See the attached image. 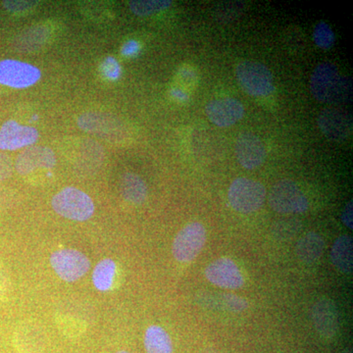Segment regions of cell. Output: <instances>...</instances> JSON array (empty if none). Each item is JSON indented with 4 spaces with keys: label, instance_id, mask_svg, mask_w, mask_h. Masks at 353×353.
I'll return each instance as SVG.
<instances>
[{
    "label": "cell",
    "instance_id": "obj_14",
    "mask_svg": "<svg viewBox=\"0 0 353 353\" xmlns=\"http://www.w3.org/2000/svg\"><path fill=\"white\" fill-rule=\"evenodd\" d=\"M210 122L220 128H227L243 119L245 108L241 101L227 97L209 102L205 108Z\"/></svg>",
    "mask_w": 353,
    "mask_h": 353
},
{
    "label": "cell",
    "instance_id": "obj_30",
    "mask_svg": "<svg viewBox=\"0 0 353 353\" xmlns=\"http://www.w3.org/2000/svg\"><path fill=\"white\" fill-rule=\"evenodd\" d=\"M173 95H175L178 99H185V94H183V92H181V90H175V92H173Z\"/></svg>",
    "mask_w": 353,
    "mask_h": 353
},
{
    "label": "cell",
    "instance_id": "obj_1",
    "mask_svg": "<svg viewBox=\"0 0 353 353\" xmlns=\"http://www.w3.org/2000/svg\"><path fill=\"white\" fill-rule=\"evenodd\" d=\"M310 90L316 101L327 104L345 103L352 94V83L332 63L316 67L310 78Z\"/></svg>",
    "mask_w": 353,
    "mask_h": 353
},
{
    "label": "cell",
    "instance_id": "obj_20",
    "mask_svg": "<svg viewBox=\"0 0 353 353\" xmlns=\"http://www.w3.org/2000/svg\"><path fill=\"white\" fill-rule=\"evenodd\" d=\"M143 343L148 353H173L170 336L157 325H152L146 329Z\"/></svg>",
    "mask_w": 353,
    "mask_h": 353
},
{
    "label": "cell",
    "instance_id": "obj_29",
    "mask_svg": "<svg viewBox=\"0 0 353 353\" xmlns=\"http://www.w3.org/2000/svg\"><path fill=\"white\" fill-rule=\"evenodd\" d=\"M139 46L137 41H130L127 43L124 44L122 48V53L126 57H134L137 53L139 52Z\"/></svg>",
    "mask_w": 353,
    "mask_h": 353
},
{
    "label": "cell",
    "instance_id": "obj_8",
    "mask_svg": "<svg viewBox=\"0 0 353 353\" xmlns=\"http://www.w3.org/2000/svg\"><path fill=\"white\" fill-rule=\"evenodd\" d=\"M41 78L38 67L15 59L0 61V83L13 88L34 85Z\"/></svg>",
    "mask_w": 353,
    "mask_h": 353
},
{
    "label": "cell",
    "instance_id": "obj_33",
    "mask_svg": "<svg viewBox=\"0 0 353 353\" xmlns=\"http://www.w3.org/2000/svg\"><path fill=\"white\" fill-rule=\"evenodd\" d=\"M116 353H131L129 352H126V350H120V352H116Z\"/></svg>",
    "mask_w": 353,
    "mask_h": 353
},
{
    "label": "cell",
    "instance_id": "obj_27",
    "mask_svg": "<svg viewBox=\"0 0 353 353\" xmlns=\"http://www.w3.org/2000/svg\"><path fill=\"white\" fill-rule=\"evenodd\" d=\"M12 160L8 155L0 153V182L9 178L12 174Z\"/></svg>",
    "mask_w": 353,
    "mask_h": 353
},
{
    "label": "cell",
    "instance_id": "obj_11",
    "mask_svg": "<svg viewBox=\"0 0 353 353\" xmlns=\"http://www.w3.org/2000/svg\"><path fill=\"white\" fill-rule=\"evenodd\" d=\"M234 152L239 163L248 170L259 168L267 157L264 143L256 134L252 132H243L238 137Z\"/></svg>",
    "mask_w": 353,
    "mask_h": 353
},
{
    "label": "cell",
    "instance_id": "obj_10",
    "mask_svg": "<svg viewBox=\"0 0 353 353\" xmlns=\"http://www.w3.org/2000/svg\"><path fill=\"white\" fill-rule=\"evenodd\" d=\"M317 120L319 129L330 141L341 143L352 134V117L340 109H324L320 112Z\"/></svg>",
    "mask_w": 353,
    "mask_h": 353
},
{
    "label": "cell",
    "instance_id": "obj_25",
    "mask_svg": "<svg viewBox=\"0 0 353 353\" xmlns=\"http://www.w3.org/2000/svg\"><path fill=\"white\" fill-rule=\"evenodd\" d=\"M102 73L110 80H116L121 75L119 63L114 58L109 57L103 62L101 66Z\"/></svg>",
    "mask_w": 353,
    "mask_h": 353
},
{
    "label": "cell",
    "instance_id": "obj_9",
    "mask_svg": "<svg viewBox=\"0 0 353 353\" xmlns=\"http://www.w3.org/2000/svg\"><path fill=\"white\" fill-rule=\"evenodd\" d=\"M205 277L211 284L227 290L241 289L245 285V278L238 265L228 257H221L206 267Z\"/></svg>",
    "mask_w": 353,
    "mask_h": 353
},
{
    "label": "cell",
    "instance_id": "obj_16",
    "mask_svg": "<svg viewBox=\"0 0 353 353\" xmlns=\"http://www.w3.org/2000/svg\"><path fill=\"white\" fill-rule=\"evenodd\" d=\"M78 125L83 131L99 134L103 139L120 137V123L112 116L99 112H88L79 117Z\"/></svg>",
    "mask_w": 353,
    "mask_h": 353
},
{
    "label": "cell",
    "instance_id": "obj_17",
    "mask_svg": "<svg viewBox=\"0 0 353 353\" xmlns=\"http://www.w3.org/2000/svg\"><path fill=\"white\" fill-rule=\"evenodd\" d=\"M331 260L339 271L350 274L353 268V241L352 236H341L334 241L331 250Z\"/></svg>",
    "mask_w": 353,
    "mask_h": 353
},
{
    "label": "cell",
    "instance_id": "obj_31",
    "mask_svg": "<svg viewBox=\"0 0 353 353\" xmlns=\"http://www.w3.org/2000/svg\"><path fill=\"white\" fill-rule=\"evenodd\" d=\"M203 353H219V352H218L217 350H206V352H204Z\"/></svg>",
    "mask_w": 353,
    "mask_h": 353
},
{
    "label": "cell",
    "instance_id": "obj_21",
    "mask_svg": "<svg viewBox=\"0 0 353 353\" xmlns=\"http://www.w3.org/2000/svg\"><path fill=\"white\" fill-rule=\"evenodd\" d=\"M116 274V264L112 259L101 260L92 272V283L95 289L101 292H108L113 285Z\"/></svg>",
    "mask_w": 353,
    "mask_h": 353
},
{
    "label": "cell",
    "instance_id": "obj_18",
    "mask_svg": "<svg viewBox=\"0 0 353 353\" xmlns=\"http://www.w3.org/2000/svg\"><path fill=\"white\" fill-rule=\"evenodd\" d=\"M324 240L319 234L310 232L299 239L296 245V254L304 263H314L324 252Z\"/></svg>",
    "mask_w": 353,
    "mask_h": 353
},
{
    "label": "cell",
    "instance_id": "obj_4",
    "mask_svg": "<svg viewBox=\"0 0 353 353\" xmlns=\"http://www.w3.org/2000/svg\"><path fill=\"white\" fill-rule=\"evenodd\" d=\"M269 203L274 211L281 214H301L307 211V197L296 183L290 180L279 181L272 188Z\"/></svg>",
    "mask_w": 353,
    "mask_h": 353
},
{
    "label": "cell",
    "instance_id": "obj_32",
    "mask_svg": "<svg viewBox=\"0 0 353 353\" xmlns=\"http://www.w3.org/2000/svg\"><path fill=\"white\" fill-rule=\"evenodd\" d=\"M343 353H352V350H350V348H347V350H345Z\"/></svg>",
    "mask_w": 353,
    "mask_h": 353
},
{
    "label": "cell",
    "instance_id": "obj_19",
    "mask_svg": "<svg viewBox=\"0 0 353 353\" xmlns=\"http://www.w3.org/2000/svg\"><path fill=\"white\" fill-rule=\"evenodd\" d=\"M121 190L124 199L134 205H141L148 197V187L145 181L134 173H127L123 176Z\"/></svg>",
    "mask_w": 353,
    "mask_h": 353
},
{
    "label": "cell",
    "instance_id": "obj_12",
    "mask_svg": "<svg viewBox=\"0 0 353 353\" xmlns=\"http://www.w3.org/2000/svg\"><path fill=\"white\" fill-rule=\"evenodd\" d=\"M313 324L320 336L331 340L338 334L340 327L338 308L332 299L321 297L313 305L311 311Z\"/></svg>",
    "mask_w": 353,
    "mask_h": 353
},
{
    "label": "cell",
    "instance_id": "obj_5",
    "mask_svg": "<svg viewBox=\"0 0 353 353\" xmlns=\"http://www.w3.org/2000/svg\"><path fill=\"white\" fill-rule=\"evenodd\" d=\"M236 73L241 87L252 97H267L275 90L270 70L259 62H241Z\"/></svg>",
    "mask_w": 353,
    "mask_h": 353
},
{
    "label": "cell",
    "instance_id": "obj_22",
    "mask_svg": "<svg viewBox=\"0 0 353 353\" xmlns=\"http://www.w3.org/2000/svg\"><path fill=\"white\" fill-rule=\"evenodd\" d=\"M172 6L170 0H143V1L130 2V9L136 15L145 16L153 15V14L161 12L165 9Z\"/></svg>",
    "mask_w": 353,
    "mask_h": 353
},
{
    "label": "cell",
    "instance_id": "obj_24",
    "mask_svg": "<svg viewBox=\"0 0 353 353\" xmlns=\"http://www.w3.org/2000/svg\"><path fill=\"white\" fill-rule=\"evenodd\" d=\"M220 303L222 307L232 312H243L248 307V301L245 299L232 294H221Z\"/></svg>",
    "mask_w": 353,
    "mask_h": 353
},
{
    "label": "cell",
    "instance_id": "obj_23",
    "mask_svg": "<svg viewBox=\"0 0 353 353\" xmlns=\"http://www.w3.org/2000/svg\"><path fill=\"white\" fill-rule=\"evenodd\" d=\"M313 39H314L316 46L322 50H330L336 41L333 30L325 22H320L316 26Z\"/></svg>",
    "mask_w": 353,
    "mask_h": 353
},
{
    "label": "cell",
    "instance_id": "obj_2",
    "mask_svg": "<svg viewBox=\"0 0 353 353\" xmlns=\"http://www.w3.org/2000/svg\"><path fill=\"white\" fill-rule=\"evenodd\" d=\"M51 205L57 214L78 222L90 219L95 209L90 196L74 187L64 188L57 192L51 201Z\"/></svg>",
    "mask_w": 353,
    "mask_h": 353
},
{
    "label": "cell",
    "instance_id": "obj_15",
    "mask_svg": "<svg viewBox=\"0 0 353 353\" xmlns=\"http://www.w3.org/2000/svg\"><path fill=\"white\" fill-rule=\"evenodd\" d=\"M57 164L54 152L46 146H29L18 155L16 170L20 175H28L37 169H50Z\"/></svg>",
    "mask_w": 353,
    "mask_h": 353
},
{
    "label": "cell",
    "instance_id": "obj_3",
    "mask_svg": "<svg viewBox=\"0 0 353 353\" xmlns=\"http://www.w3.org/2000/svg\"><path fill=\"white\" fill-rule=\"evenodd\" d=\"M228 199L236 212L250 214L259 210L263 205L266 189L257 181L238 178L230 185Z\"/></svg>",
    "mask_w": 353,
    "mask_h": 353
},
{
    "label": "cell",
    "instance_id": "obj_6",
    "mask_svg": "<svg viewBox=\"0 0 353 353\" xmlns=\"http://www.w3.org/2000/svg\"><path fill=\"white\" fill-rule=\"evenodd\" d=\"M206 239V230L201 223H190L174 239L172 245L174 259L181 263L192 261L201 253Z\"/></svg>",
    "mask_w": 353,
    "mask_h": 353
},
{
    "label": "cell",
    "instance_id": "obj_13",
    "mask_svg": "<svg viewBox=\"0 0 353 353\" xmlns=\"http://www.w3.org/2000/svg\"><path fill=\"white\" fill-rule=\"evenodd\" d=\"M36 128L22 126L14 120L6 121L0 128V150H17L29 148L38 141Z\"/></svg>",
    "mask_w": 353,
    "mask_h": 353
},
{
    "label": "cell",
    "instance_id": "obj_28",
    "mask_svg": "<svg viewBox=\"0 0 353 353\" xmlns=\"http://www.w3.org/2000/svg\"><path fill=\"white\" fill-rule=\"evenodd\" d=\"M353 202L350 201L343 209V213H341V221L343 224L352 231L353 230Z\"/></svg>",
    "mask_w": 353,
    "mask_h": 353
},
{
    "label": "cell",
    "instance_id": "obj_26",
    "mask_svg": "<svg viewBox=\"0 0 353 353\" xmlns=\"http://www.w3.org/2000/svg\"><path fill=\"white\" fill-rule=\"evenodd\" d=\"M38 4L37 1H4L3 6L11 12H25Z\"/></svg>",
    "mask_w": 353,
    "mask_h": 353
},
{
    "label": "cell",
    "instance_id": "obj_7",
    "mask_svg": "<svg viewBox=\"0 0 353 353\" xmlns=\"http://www.w3.org/2000/svg\"><path fill=\"white\" fill-rule=\"evenodd\" d=\"M51 267L65 282L80 280L90 271V261L83 253L73 248L57 250L50 255Z\"/></svg>",
    "mask_w": 353,
    "mask_h": 353
}]
</instances>
